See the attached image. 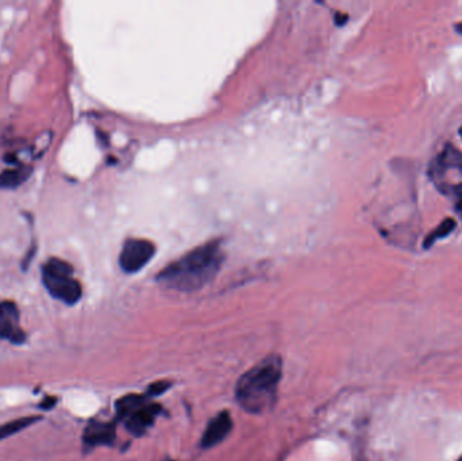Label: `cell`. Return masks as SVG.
Returning <instances> with one entry per match:
<instances>
[{"instance_id":"6da1fadb","label":"cell","mask_w":462,"mask_h":461,"mask_svg":"<svg viewBox=\"0 0 462 461\" xmlns=\"http://www.w3.org/2000/svg\"><path fill=\"white\" fill-rule=\"evenodd\" d=\"M223 259L221 241H210L169 264L157 275V282L169 290L197 291L215 277Z\"/></svg>"},{"instance_id":"7a4b0ae2","label":"cell","mask_w":462,"mask_h":461,"mask_svg":"<svg viewBox=\"0 0 462 461\" xmlns=\"http://www.w3.org/2000/svg\"><path fill=\"white\" fill-rule=\"evenodd\" d=\"M281 376L283 360L279 355H269L249 369L235 387V399L241 409L254 415L269 413L276 404Z\"/></svg>"},{"instance_id":"3957f363","label":"cell","mask_w":462,"mask_h":461,"mask_svg":"<svg viewBox=\"0 0 462 461\" xmlns=\"http://www.w3.org/2000/svg\"><path fill=\"white\" fill-rule=\"evenodd\" d=\"M148 395L123 396L117 402V417L125 424L126 429L137 437L142 435L153 426L163 409L157 403H150Z\"/></svg>"},{"instance_id":"277c9868","label":"cell","mask_w":462,"mask_h":461,"mask_svg":"<svg viewBox=\"0 0 462 461\" xmlns=\"http://www.w3.org/2000/svg\"><path fill=\"white\" fill-rule=\"evenodd\" d=\"M73 268L60 259H50L42 268L43 284L49 294L66 304H74L83 295L80 283L72 277Z\"/></svg>"},{"instance_id":"5b68a950","label":"cell","mask_w":462,"mask_h":461,"mask_svg":"<svg viewBox=\"0 0 462 461\" xmlns=\"http://www.w3.org/2000/svg\"><path fill=\"white\" fill-rule=\"evenodd\" d=\"M154 244L145 238H129L123 244L122 252L119 255L121 268L126 273L138 272L150 259L154 256Z\"/></svg>"},{"instance_id":"8992f818","label":"cell","mask_w":462,"mask_h":461,"mask_svg":"<svg viewBox=\"0 0 462 461\" xmlns=\"http://www.w3.org/2000/svg\"><path fill=\"white\" fill-rule=\"evenodd\" d=\"M0 338L21 345L26 341V333L19 326V311L14 302L0 303Z\"/></svg>"},{"instance_id":"52a82bcc","label":"cell","mask_w":462,"mask_h":461,"mask_svg":"<svg viewBox=\"0 0 462 461\" xmlns=\"http://www.w3.org/2000/svg\"><path fill=\"white\" fill-rule=\"evenodd\" d=\"M232 429V420L228 411H221L217 414L208 424L203 437H201V448L210 449L215 445L221 444L229 434Z\"/></svg>"},{"instance_id":"ba28073f","label":"cell","mask_w":462,"mask_h":461,"mask_svg":"<svg viewBox=\"0 0 462 461\" xmlns=\"http://www.w3.org/2000/svg\"><path fill=\"white\" fill-rule=\"evenodd\" d=\"M117 433H115V425L111 422H100V421H92L83 434V442L84 448L94 449L100 445H112L115 441Z\"/></svg>"},{"instance_id":"9c48e42d","label":"cell","mask_w":462,"mask_h":461,"mask_svg":"<svg viewBox=\"0 0 462 461\" xmlns=\"http://www.w3.org/2000/svg\"><path fill=\"white\" fill-rule=\"evenodd\" d=\"M32 170L28 165H18L17 168L3 170L0 173V188L12 190L22 186L32 175Z\"/></svg>"},{"instance_id":"30bf717a","label":"cell","mask_w":462,"mask_h":461,"mask_svg":"<svg viewBox=\"0 0 462 461\" xmlns=\"http://www.w3.org/2000/svg\"><path fill=\"white\" fill-rule=\"evenodd\" d=\"M457 222L453 218H445L435 229L430 231L423 241V249H430L432 245H435L436 241L450 235L453 231L456 230Z\"/></svg>"},{"instance_id":"8fae6325","label":"cell","mask_w":462,"mask_h":461,"mask_svg":"<svg viewBox=\"0 0 462 461\" xmlns=\"http://www.w3.org/2000/svg\"><path fill=\"white\" fill-rule=\"evenodd\" d=\"M41 420V417L38 415H33V417H23V418H18V420H14L11 422H7L4 425L0 426V441L7 438V437H11L22 430H25L26 428H29L30 425H33L35 422H38Z\"/></svg>"},{"instance_id":"7c38bea8","label":"cell","mask_w":462,"mask_h":461,"mask_svg":"<svg viewBox=\"0 0 462 461\" xmlns=\"http://www.w3.org/2000/svg\"><path fill=\"white\" fill-rule=\"evenodd\" d=\"M169 387H170V383H168V382H159V383H154V384H152V386L149 387V390H148V395L150 396V398L160 395V394H163L164 391H166Z\"/></svg>"},{"instance_id":"4fadbf2b","label":"cell","mask_w":462,"mask_h":461,"mask_svg":"<svg viewBox=\"0 0 462 461\" xmlns=\"http://www.w3.org/2000/svg\"><path fill=\"white\" fill-rule=\"evenodd\" d=\"M56 402H57V399H56V398H53V396H48V398H45V399L41 402L39 407H41V409H43V410H49V409L54 407Z\"/></svg>"},{"instance_id":"5bb4252c","label":"cell","mask_w":462,"mask_h":461,"mask_svg":"<svg viewBox=\"0 0 462 461\" xmlns=\"http://www.w3.org/2000/svg\"><path fill=\"white\" fill-rule=\"evenodd\" d=\"M4 161H6L7 164H19V160H18L17 155H14V153H7V155L4 156Z\"/></svg>"},{"instance_id":"9a60e30c","label":"cell","mask_w":462,"mask_h":461,"mask_svg":"<svg viewBox=\"0 0 462 461\" xmlns=\"http://www.w3.org/2000/svg\"><path fill=\"white\" fill-rule=\"evenodd\" d=\"M454 30L459 34H462V22H459L454 25Z\"/></svg>"},{"instance_id":"2e32d148","label":"cell","mask_w":462,"mask_h":461,"mask_svg":"<svg viewBox=\"0 0 462 461\" xmlns=\"http://www.w3.org/2000/svg\"><path fill=\"white\" fill-rule=\"evenodd\" d=\"M456 461H462V455H461V456H460V458H459V459H457V460H456Z\"/></svg>"},{"instance_id":"e0dca14e","label":"cell","mask_w":462,"mask_h":461,"mask_svg":"<svg viewBox=\"0 0 462 461\" xmlns=\"http://www.w3.org/2000/svg\"><path fill=\"white\" fill-rule=\"evenodd\" d=\"M460 134H461V137H462V128H461V130H460Z\"/></svg>"}]
</instances>
